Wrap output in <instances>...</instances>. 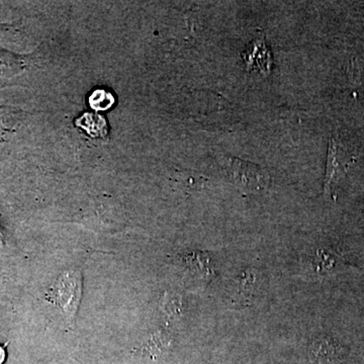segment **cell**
<instances>
[{
    "mask_svg": "<svg viewBox=\"0 0 364 364\" xmlns=\"http://www.w3.org/2000/svg\"><path fill=\"white\" fill-rule=\"evenodd\" d=\"M223 168L227 176L244 191H260L267 188L270 182L267 170L236 157H223Z\"/></svg>",
    "mask_w": 364,
    "mask_h": 364,
    "instance_id": "cell-1",
    "label": "cell"
},
{
    "mask_svg": "<svg viewBox=\"0 0 364 364\" xmlns=\"http://www.w3.org/2000/svg\"><path fill=\"white\" fill-rule=\"evenodd\" d=\"M81 296V282L77 273H69L59 279L55 289L57 303L67 315H75Z\"/></svg>",
    "mask_w": 364,
    "mask_h": 364,
    "instance_id": "cell-2",
    "label": "cell"
},
{
    "mask_svg": "<svg viewBox=\"0 0 364 364\" xmlns=\"http://www.w3.org/2000/svg\"><path fill=\"white\" fill-rule=\"evenodd\" d=\"M341 146L337 142L336 139L333 136L329 143L328 150L327 170H326L325 186L326 193L332 195L333 188L345 176L347 172L348 163L341 158Z\"/></svg>",
    "mask_w": 364,
    "mask_h": 364,
    "instance_id": "cell-3",
    "label": "cell"
},
{
    "mask_svg": "<svg viewBox=\"0 0 364 364\" xmlns=\"http://www.w3.org/2000/svg\"><path fill=\"white\" fill-rule=\"evenodd\" d=\"M242 57L245 60L246 66L250 70L265 72V73L269 70L270 54L263 37L254 40L252 44L249 46L247 51L242 54Z\"/></svg>",
    "mask_w": 364,
    "mask_h": 364,
    "instance_id": "cell-4",
    "label": "cell"
},
{
    "mask_svg": "<svg viewBox=\"0 0 364 364\" xmlns=\"http://www.w3.org/2000/svg\"><path fill=\"white\" fill-rule=\"evenodd\" d=\"M32 55L16 54L0 48V77L11 78L30 66Z\"/></svg>",
    "mask_w": 364,
    "mask_h": 364,
    "instance_id": "cell-5",
    "label": "cell"
},
{
    "mask_svg": "<svg viewBox=\"0 0 364 364\" xmlns=\"http://www.w3.org/2000/svg\"><path fill=\"white\" fill-rule=\"evenodd\" d=\"M28 112L11 105L0 107V136L14 134L20 130L28 119Z\"/></svg>",
    "mask_w": 364,
    "mask_h": 364,
    "instance_id": "cell-6",
    "label": "cell"
},
{
    "mask_svg": "<svg viewBox=\"0 0 364 364\" xmlns=\"http://www.w3.org/2000/svg\"><path fill=\"white\" fill-rule=\"evenodd\" d=\"M341 352V346L334 339L322 337L312 344L310 355L314 363L324 364L332 363L335 359L339 358Z\"/></svg>",
    "mask_w": 364,
    "mask_h": 364,
    "instance_id": "cell-7",
    "label": "cell"
},
{
    "mask_svg": "<svg viewBox=\"0 0 364 364\" xmlns=\"http://www.w3.org/2000/svg\"><path fill=\"white\" fill-rule=\"evenodd\" d=\"M323 255H321L320 252H318V264L317 267L322 268V269H328V268H333L336 265L337 261L336 257L332 255V254H328L322 251Z\"/></svg>",
    "mask_w": 364,
    "mask_h": 364,
    "instance_id": "cell-8",
    "label": "cell"
},
{
    "mask_svg": "<svg viewBox=\"0 0 364 364\" xmlns=\"http://www.w3.org/2000/svg\"><path fill=\"white\" fill-rule=\"evenodd\" d=\"M6 359V346L0 345V364H4Z\"/></svg>",
    "mask_w": 364,
    "mask_h": 364,
    "instance_id": "cell-9",
    "label": "cell"
}]
</instances>
